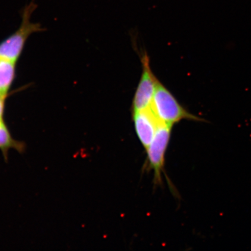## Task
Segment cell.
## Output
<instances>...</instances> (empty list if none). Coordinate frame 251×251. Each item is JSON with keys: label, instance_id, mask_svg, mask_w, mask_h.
Listing matches in <instances>:
<instances>
[{"label": "cell", "instance_id": "1", "mask_svg": "<svg viewBox=\"0 0 251 251\" xmlns=\"http://www.w3.org/2000/svg\"><path fill=\"white\" fill-rule=\"evenodd\" d=\"M150 108L160 122L173 126L182 120L205 122L182 106L159 80Z\"/></svg>", "mask_w": 251, "mask_h": 251}, {"label": "cell", "instance_id": "2", "mask_svg": "<svg viewBox=\"0 0 251 251\" xmlns=\"http://www.w3.org/2000/svg\"><path fill=\"white\" fill-rule=\"evenodd\" d=\"M36 8V4L34 2L25 6L22 14L23 22L21 26L12 35L0 44V57L17 61L30 34L43 30L39 24L30 22L31 15Z\"/></svg>", "mask_w": 251, "mask_h": 251}, {"label": "cell", "instance_id": "3", "mask_svg": "<svg viewBox=\"0 0 251 251\" xmlns=\"http://www.w3.org/2000/svg\"><path fill=\"white\" fill-rule=\"evenodd\" d=\"M173 126L160 122L154 137L147 149L149 169L154 174L156 183L162 182L164 171L165 155L170 141Z\"/></svg>", "mask_w": 251, "mask_h": 251}, {"label": "cell", "instance_id": "4", "mask_svg": "<svg viewBox=\"0 0 251 251\" xmlns=\"http://www.w3.org/2000/svg\"><path fill=\"white\" fill-rule=\"evenodd\" d=\"M143 72L131 106V113L150 107L158 79L150 67V57L146 52L141 56Z\"/></svg>", "mask_w": 251, "mask_h": 251}, {"label": "cell", "instance_id": "5", "mask_svg": "<svg viewBox=\"0 0 251 251\" xmlns=\"http://www.w3.org/2000/svg\"><path fill=\"white\" fill-rule=\"evenodd\" d=\"M135 131L144 149L147 150L155 136L160 124L151 109L131 113Z\"/></svg>", "mask_w": 251, "mask_h": 251}, {"label": "cell", "instance_id": "6", "mask_svg": "<svg viewBox=\"0 0 251 251\" xmlns=\"http://www.w3.org/2000/svg\"><path fill=\"white\" fill-rule=\"evenodd\" d=\"M11 150L22 153L25 150V145L21 141L14 139L4 120L0 121V150L5 159H7L9 151Z\"/></svg>", "mask_w": 251, "mask_h": 251}, {"label": "cell", "instance_id": "7", "mask_svg": "<svg viewBox=\"0 0 251 251\" xmlns=\"http://www.w3.org/2000/svg\"><path fill=\"white\" fill-rule=\"evenodd\" d=\"M15 62L0 57V95L7 96L14 80Z\"/></svg>", "mask_w": 251, "mask_h": 251}, {"label": "cell", "instance_id": "8", "mask_svg": "<svg viewBox=\"0 0 251 251\" xmlns=\"http://www.w3.org/2000/svg\"><path fill=\"white\" fill-rule=\"evenodd\" d=\"M5 97V96L0 95V121L4 120L3 119V114H4Z\"/></svg>", "mask_w": 251, "mask_h": 251}]
</instances>
